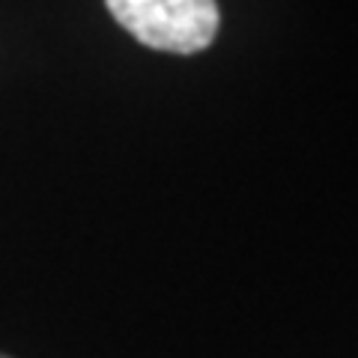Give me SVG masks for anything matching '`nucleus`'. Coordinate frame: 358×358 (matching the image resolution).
<instances>
[{
    "label": "nucleus",
    "instance_id": "1",
    "mask_svg": "<svg viewBox=\"0 0 358 358\" xmlns=\"http://www.w3.org/2000/svg\"><path fill=\"white\" fill-rule=\"evenodd\" d=\"M108 13L147 48L192 57L218 33V6L209 0H110Z\"/></svg>",
    "mask_w": 358,
    "mask_h": 358
},
{
    "label": "nucleus",
    "instance_id": "2",
    "mask_svg": "<svg viewBox=\"0 0 358 358\" xmlns=\"http://www.w3.org/2000/svg\"><path fill=\"white\" fill-rule=\"evenodd\" d=\"M0 358H9V355H3V352H0Z\"/></svg>",
    "mask_w": 358,
    "mask_h": 358
}]
</instances>
